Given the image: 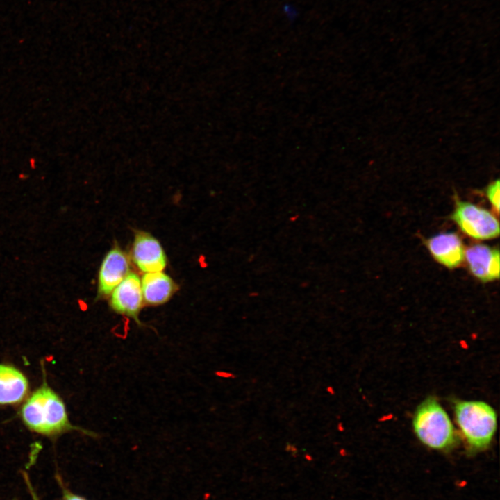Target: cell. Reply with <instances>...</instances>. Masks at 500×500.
<instances>
[{"label":"cell","instance_id":"6da1fadb","mask_svg":"<svg viewBox=\"0 0 500 500\" xmlns=\"http://www.w3.org/2000/svg\"><path fill=\"white\" fill-rule=\"evenodd\" d=\"M20 416L28 429L45 436H55L74 430L95 436L93 432L71 424L64 401L48 386L45 379L42 385L26 398Z\"/></svg>","mask_w":500,"mask_h":500},{"label":"cell","instance_id":"7a4b0ae2","mask_svg":"<svg viewBox=\"0 0 500 500\" xmlns=\"http://www.w3.org/2000/svg\"><path fill=\"white\" fill-rule=\"evenodd\" d=\"M456 424L468 448L477 451L491 444L497 427L494 409L483 401L456 400L453 403Z\"/></svg>","mask_w":500,"mask_h":500},{"label":"cell","instance_id":"3957f363","mask_svg":"<svg viewBox=\"0 0 500 500\" xmlns=\"http://www.w3.org/2000/svg\"><path fill=\"white\" fill-rule=\"evenodd\" d=\"M413 431L425 446L437 450H447L455 446L458 434L447 412L432 396L417 407L412 418Z\"/></svg>","mask_w":500,"mask_h":500},{"label":"cell","instance_id":"277c9868","mask_svg":"<svg viewBox=\"0 0 500 500\" xmlns=\"http://www.w3.org/2000/svg\"><path fill=\"white\" fill-rule=\"evenodd\" d=\"M451 217L464 233L473 238L487 240L499 234V222L494 215L473 203L457 201Z\"/></svg>","mask_w":500,"mask_h":500},{"label":"cell","instance_id":"5b68a950","mask_svg":"<svg viewBox=\"0 0 500 500\" xmlns=\"http://www.w3.org/2000/svg\"><path fill=\"white\" fill-rule=\"evenodd\" d=\"M143 304L140 278L136 274L130 272L111 292L110 308L133 319L140 326L139 315Z\"/></svg>","mask_w":500,"mask_h":500},{"label":"cell","instance_id":"8992f818","mask_svg":"<svg viewBox=\"0 0 500 500\" xmlns=\"http://www.w3.org/2000/svg\"><path fill=\"white\" fill-rule=\"evenodd\" d=\"M131 258L138 268L145 273L162 272L167 264L160 242L151 234L138 231L134 238Z\"/></svg>","mask_w":500,"mask_h":500},{"label":"cell","instance_id":"52a82bcc","mask_svg":"<svg viewBox=\"0 0 500 500\" xmlns=\"http://www.w3.org/2000/svg\"><path fill=\"white\" fill-rule=\"evenodd\" d=\"M129 273L130 262L126 254L115 247L107 253L100 266L97 297L109 296Z\"/></svg>","mask_w":500,"mask_h":500},{"label":"cell","instance_id":"ba28073f","mask_svg":"<svg viewBox=\"0 0 500 500\" xmlns=\"http://www.w3.org/2000/svg\"><path fill=\"white\" fill-rule=\"evenodd\" d=\"M465 256L471 272L483 282L499 278V251L484 244L467 248Z\"/></svg>","mask_w":500,"mask_h":500},{"label":"cell","instance_id":"9c48e42d","mask_svg":"<svg viewBox=\"0 0 500 500\" xmlns=\"http://www.w3.org/2000/svg\"><path fill=\"white\" fill-rule=\"evenodd\" d=\"M426 245L433 258L449 268L459 266L464 260V247L455 233L435 235L427 240Z\"/></svg>","mask_w":500,"mask_h":500},{"label":"cell","instance_id":"30bf717a","mask_svg":"<svg viewBox=\"0 0 500 500\" xmlns=\"http://www.w3.org/2000/svg\"><path fill=\"white\" fill-rule=\"evenodd\" d=\"M28 381L15 367L0 364V405H15L27 397Z\"/></svg>","mask_w":500,"mask_h":500},{"label":"cell","instance_id":"8fae6325","mask_svg":"<svg viewBox=\"0 0 500 500\" xmlns=\"http://www.w3.org/2000/svg\"><path fill=\"white\" fill-rule=\"evenodd\" d=\"M140 281L144 303L149 306L166 303L177 290L174 281L162 272L145 273Z\"/></svg>","mask_w":500,"mask_h":500},{"label":"cell","instance_id":"7c38bea8","mask_svg":"<svg viewBox=\"0 0 500 500\" xmlns=\"http://www.w3.org/2000/svg\"><path fill=\"white\" fill-rule=\"evenodd\" d=\"M499 179L491 183L486 188V195L494 207L495 211L499 213Z\"/></svg>","mask_w":500,"mask_h":500},{"label":"cell","instance_id":"4fadbf2b","mask_svg":"<svg viewBox=\"0 0 500 500\" xmlns=\"http://www.w3.org/2000/svg\"><path fill=\"white\" fill-rule=\"evenodd\" d=\"M62 500H85V499L71 493L67 490L65 491Z\"/></svg>","mask_w":500,"mask_h":500},{"label":"cell","instance_id":"5bb4252c","mask_svg":"<svg viewBox=\"0 0 500 500\" xmlns=\"http://www.w3.org/2000/svg\"><path fill=\"white\" fill-rule=\"evenodd\" d=\"M24 479H25V481H26V485H28V488L29 492H30V493H31V497H32V499H33V500H39L38 498V497H37V495H36V494H35V491H34V490L33 489V487H32V485H31V482H30V481H29V479H28V477L27 474H25V473H24Z\"/></svg>","mask_w":500,"mask_h":500},{"label":"cell","instance_id":"9a60e30c","mask_svg":"<svg viewBox=\"0 0 500 500\" xmlns=\"http://www.w3.org/2000/svg\"><path fill=\"white\" fill-rule=\"evenodd\" d=\"M218 376L224 377V378H235V375L234 374H232L231 372H217L216 373Z\"/></svg>","mask_w":500,"mask_h":500},{"label":"cell","instance_id":"2e32d148","mask_svg":"<svg viewBox=\"0 0 500 500\" xmlns=\"http://www.w3.org/2000/svg\"><path fill=\"white\" fill-rule=\"evenodd\" d=\"M326 392H327L328 393H329V394H331V395H333V394H335L334 389H333V388L331 387V386H328V387H326Z\"/></svg>","mask_w":500,"mask_h":500},{"label":"cell","instance_id":"e0dca14e","mask_svg":"<svg viewBox=\"0 0 500 500\" xmlns=\"http://www.w3.org/2000/svg\"><path fill=\"white\" fill-rule=\"evenodd\" d=\"M338 430H340V431L343 430V427L340 423L338 424Z\"/></svg>","mask_w":500,"mask_h":500}]
</instances>
